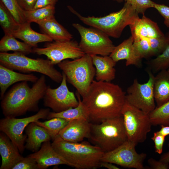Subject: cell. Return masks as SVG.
<instances>
[{"label":"cell","mask_w":169,"mask_h":169,"mask_svg":"<svg viewBox=\"0 0 169 169\" xmlns=\"http://www.w3.org/2000/svg\"><path fill=\"white\" fill-rule=\"evenodd\" d=\"M150 168L151 169H169V163L161 161L159 160L157 161L151 158L149 159L147 161Z\"/></svg>","instance_id":"obj_38"},{"label":"cell","mask_w":169,"mask_h":169,"mask_svg":"<svg viewBox=\"0 0 169 169\" xmlns=\"http://www.w3.org/2000/svg\"><path fill=\"white\" fill-rule=\"evenodd\" d=\"M37 24L43 33L54 41H69L73 38L72 34L59 23L55 17L43 20Z\"/></svg>","instance_id":"obj_23"},{"label":"cell","mask_w":169,"mask_h":169,"mask_svg":"<svg viewBox=\"0 0 169 169\" xmlns=\"http://www.w3.org/2000/svg\"><path fill=\"white\" fill-rule=\"evenodd\" d=\"M28 156L35 160L38 169H45L50 166L60 165L71 166L55 151L50 141L43 143L39 150Z\"/></svg>","instance_id":"obj_16"},{"label":"cell","mask_w":169,"mask_h":169,"mask_svg":"<svg viewBox=\"0 0 169 169\" xmlns=\"http://www.w3.org/2000/svg\"><path fill=\"white\" fill-rule=\"evenodd\" d=\"M12 169H38V167L35 160L28 156L27 157H23Z\"/></svg>","instance_id":"obj_35"},{"label":"cell","mask_w":169,"mask_h":169,"mask_svg":"<svg viewBox=\"0 0 169 169\" xmlns=\"http://www.w3.org/2000/svg\"><path fill=\"white\" fill-rule=\"evenodd\" d=\"M33 48L24 42L17 40L12 35H4L0 41V52L12 51L26 55L33 53Z\"/></svg>","instance_id":"obj_27"},{"label":"cell","mask_w":169,"mask_h":169,"mask_svg":"<svg viewBox=\"0 0 169 169\" xmlns=\"http://www.w3.org/2000/svg\"><path fill=\"white\" fill-rule=\"evenodd\" d=\"M161 129L157 133L165 137L169 135V125H161Z\"/></svg>","instance_id":"obj_41"},{"label":"cell","mask_w":169,"mask_h":169,"mask_svg":"<svg viewBox=\"0 0 169 169\" xmlns=\"http://www.w3.org/2000/svg\"><path fill=\"white\" fill-rule=\"evenodd\" d=\"M57 64L65 74L67 81L76 88L82 97L84 96L95 75L91 55L85 54L79 58L65 59Z\"/></svg>","instance_id":"obj_7"},{"label":"cell","mask_w":169,"mask_h":169,"mask_svg":"<svg viewBox=\"0 0 169 169\" xmlns=\"http://www.w3.org/2000/svg\"><path fill=\"white\" fill-rule=\"evenodd\" d=\"M165 138V136L158 134L156 132L154 133L153 136L151 138L154 142L156 153L159 154L162 153Z\"/></svg>","instance_id":"obj_36"},{"label":"cell","mask_w":169,"mask_h":169,"mask_svg":"<svg viewBox=\"0 0 169 169\" xmlns=\"http://www.w3.org/2000/svg\"><path fill=\"white\" fill-rule=\"evenodd\" d=\"M51 145L55 151L72 167L78 169L100 167L101 159L104 153L99 148L89 142H70L58 135L53 141Z\"/></svg>","instance_id":"obj_3"},{"label":"cell","mask_w":169,"mask_h":169,"mask_svg":"<svg viewBox=\"0 0 169 169\" xmlns=\"http://www.w3.org/2000/svg\"><path fill=\"white\" fill-rule=\"evenodd\" d=\"M0 64L14 70L24 73L38 72L57 83L61 82L63 74L48 59H33L19 52L0 53Z\"/></svg>","instance_id":"obj_6"},{"label":"cell","mask_w":169,"mask_h":169,"mask_svg":"<svg viewBox=\"0 0 169 169\" xmlns=\"http://www.w3.org/2000/svg\"><path fill=\"white\" fill-rule=\"evenodd\" d=\"M0 24L5 35H12L19 28L20 24L0 0Z\"/></svg>","instance_id":"obj_28"},{"label":"cell","mask_w":169,"mask_h":169,"mask_svg":"<svg viewBox=\"0 0 169 169\" xmlns=\"http://www.w3.org/2000/svg\"><path fill=\"white\" fill-rule=\"evenodd\" d=\"M50 112L49 108H43L36 114L25 118L5 117L0 120V130L8 136L22 153L25 149V143L27 138L26 134H23L24 130L31 123L47 118Z\"/></svg>","instance_id":"obj_10"},{"label":"cell","mask_w":169,"mask_h":169,"mask_svg":"<svg viewBox=\"0 0 169 169\" xmlns=\"http://www.w3.org/2000/svg\"><path fill=\"white\" fill-rule=\"evenodd\" d=\"M133 42V39L131 36L115 46L109 56L116 62L125 59L126 66L134 65L140 67L141 65L142 59L136 55Z\"/></svg>","instance_id":"obj_19"},{"label":"cell","mask_w":169,"mask_h":169,"mask_svg":"<svg viewBox=\"0 0 169 169\" xmlns=\"http://www.w3.org/2000/svg\"><path fill=\"white\" fill-rule=\"evenodd\" d=\"M130 4L139 14L144 15L146 10L154 8L155 3L151 0H124Z\"/></svg>","instance_id":"obj_34"},{"label":"cell","mask_w":169,"mask_h":169,"mask_svg":"<svg viewBox=\"0 0 169 169\" xmlns=\"http://www.w3.org/2000/svg\"><path fill=\"white\" fill-rule=\"evenodd\" d=\"M136 146L127 140L114 150L104 153L101 161L111 163L124 168L144 169L143 163L147 154L143 152L138 153L135 149Z\"/></svg>","instance_id":"obj_12"},{"label":"cell","mask_w":169,"mask_h":169,"mask_svg":"<svg viewBox=\"0 0 169 169\" xmlns=\"http://www.w3.org/2000/svg\"><path fill=\"white\" fill-rule=\"evenodd\" d=\"M127 140L136 145L144 142L152 125L149 114L126 101L121 112Z\"/></svg>","instance_id":"obj_8"},{"label":"cell","mask_w":169,"mask_h":169,"mask_svg":"<svg viewBox=\"0 0 169 169\" xmlns=\"http://www.w3.org/2000/svg\"><path fill=\"white\" fill-rule=\"evenodd\" d=\"M82 98L89 121L98 124L105 120L122 116L121 110L126 101V92L118 84L94 80Z\"/></svg>","instance_id":"obj_1"},{"label":"cell","mask_w":169,"mask_h":169,"mask_svg":"<svg viewBox=\"0 0 169 169\" xmlns=\"http://www.w3.org/2000/svg\"><path fill=\"white\" fill-rule=\"evenodd\" d=\"M103 167L108 169H120L116 166L111 163L101 161L100 164V167Z\"/></svg>","instance_id":"obj_42"},{"label":"cell","mask_w":169,"mask_h":169,"mask_svg":"<svg viewBox=\"0 0 169 169\" xmlns=\"http://www.w3.org/2000/svg\"><path fill=\"white\" fill-rule=\"evenodd\" d=\"M10 12L17 22L21 24L26 22L24 11L20 7L17 0H1Z\"/></svg>","instance_id":"obj_33"},{"label":"cell","mask_w":169,"mask_h":169,"mask_svg":"<svg viewBox=\"0 0 169 169\" xmlns=\"http://www.w3.org/2000/svg\"><path fill=\"white\" fill-rule=\"evenodd\" d=\"M55 12L54 6H49L30 11H24V14L27 22L37 23L43 20L54 17Z\"/></svg>","instance_id":"obj_29"},{"label":"cell","mask_w":169,"mask_h":169,"mask_svg":"<svg viewBox=\"0 0 169 169\" xmlns=\"http://www.w3.org/2000/svg\"><path fill=\"white\" fill-rule=\"evenodd\" d=\"M69 121L59 117H54L44 122L39 120L35 122L37 125L44 128L53 141L60 131L69 123Z\"/></svg>","instance_id":"obj_30"},{"label":"cell","mask_w":169,"mask_h":169,"mask_svg":"<svg viewBox=\"0 0 169 169\" xmlns=\"http://www.w3.org/2000/svg\"><path fill=\"white\" fill-rule=\"evenodd\" d=\"M149 75L148 81L144 84L135 79L126 92V101L136 107L149 114L156 107L154 91L155 76L147 68Z\"/></svg>","instance_id":"obj_11"},{"label":"cell","mask_w":169,"mask_h":169,"mask_svg":"<svg viewBox=\"0 0 169 169\" xmlns=\"http://www.w3.org/2000/svg\"><path fill=\"white\" fill-rule=\"evenodd\" d=\"M38 79L33 74L17 72L0 64V99L3 98L8 88L13 84L23 81L35 83Z\"/></svg>","instance_id":"obj_20"},{"label":"cell","mask_w":169,"mask_h":169,"mask_svg":"<svg viewBox=\"0 0 169 169\" xmlns=\"http://www.w3.org/2000/svg\"><path fill=\"white\" fill-rule=\"evenodd\" d=\"M33 53L38 55H45L54 65L65 59L79 58L85 54L79 44L72 40L48 42L44 48H33Z\"/></svg>","instance_id":"obj_13"},{"label":"cell","mask_w":169,"mask_h":169,"mask_svg":"<svg viewBox=\"0 0 169 169\" xmlns=\"http://www.w3.org/2000/svg\"><path fill=\"white\" fill-rule=\"evenodd\" d=\"M76 95L79 102L78 105L74 108L69 109L60 112H50L47 119L49 120L54 117H59L69 121L76 119H85L89 120V117L87 110L82 102L80 95L77 91Z\"/></svg>","instance_id":"obj_26"},{"label":"cell","mask_w":169,"mask_h":169,"mask_svg":"<svg viewBox=\"0 0 169 169\" xmlns=\"http://www.w3.org/2000/svg\"><path fill=\"white\" fill-rule=\"evenodd\" d=\"M129 26L134 41L142 38H158L165 36L157 23L144 14Z\"/></svg>","instance_id":"obj_15"},{"label":"cell","mask_w":169,"mask_h":169,"mask_svg":"<svg viewBox=\"0 0 169 169\" xmlns=\"http://www.w3.org/2000/svg\"><path fill=\"white\" fill-rule=\"evenodd\" d=\"M30 23L26 21L20 24L12 35L16 38L22 40L33 48L37 47V44L39 43L53 41V40L46 34L38 33L33 30Z\"/></svg>","instance_id":"obj_24"},{"label":"cell","mask_w":169,"mask_h":169,"mask_svg":"<svg viewBox=\"0 0 169 169\" xmlns=\"http://www.w3.org/2000/svg\"><path fill=\"white\" fill-rule=\"evenodd\" d=\"M73 26L80 36L79 47L85 54L90 55H109L115 46L109 37L102 31L94 28H86L78 23Z\"/></svg>","instance_id":"obj_9"},{"label":"cell","mask_w":169,"mask_h":169,"mask_svg":"<svg viewBox=\"0 0 169 169\" xmlns=\"http://www.w3.org/2000/svg\"><path fill=\"white\" fill-rule=\"evenodd\" d=\"M18 147L4 133H0V154L2 162L0 169H12L23 158Z\"/></svg>","instance_id":"obj_18"},{"label":"cell","mask_w":169,"mask_h":169,"mask_svg":"<svg viewBox=\"0 0 169 169\" xmlns=\"http://www.w3.org/2000/svg\"><path fill=\"white\" fill-rule=\"evenodd\" d=\"M25 130L27 136L25 149L33 152L39 150L43 143L50 141L51 140L47 131L35 122H32L28 125Z\"/></svg>","instance_id":"obj_22"},{"label":"cell","mask_w":169,"mask_h":169,"mask_svg":"<svg viewBox=\"0 0 169 169\" xmlns=\"http://www.w3.org/2000/svg\"><path fill=\"white\" fill-rule=\"evenodd\" d=\"M154 91L156 107L169 101V71L161 70L155 76Z\"/></svg>","instance_id":"obj_25"},{"label":"cell","mask_w":169,"mask_h":169,"mask_svg":"<svg viewBox=\"0 0 169 169\" xmlns=\"http://www.w3.org/2000/svg\"><path fill=\"white\" fill-rule=\"evenodd\" d=\"M149 115L152 125H169V101L156 107Z\"/></svg>","instance_id":"obj_31"},{"label":"cell","mask_w":169,"mask_h":169,"mask_svg":"<svg viewBox=\"0 0 169 169\" xmlns=\"http://www.w3.org/2000/svg\"><path fill=\"white\" fill-rule=\"evenodd\" d=\"M167 35L169 37V33ZM148 68L153 73L169 68V45L160 54L148 62Z\"/></svg>","instance_id":"obj_32"},{"label":"cell","mask_w":169,"mask_h":169,"mask_svg":"<svg viewBox=\"0 0 169 169\" xmlns=\"http://www.w3.org/2000/svg\"><path fill=\"white\" fill-rule=\"evenodd\" d=\"M167 70L168 71H169V68Z\"/></svg>","instance_id":"obj_45"},{"label":"cell","mask_w":169,"mask_h":169,"mask_svg":"<svg viewBox=\"0 0 169 169\" xmlns=\"http://www.w3.org/2000/svg\"><path fill=\"white\" fill-rule=\"evenodd\" d=\"M27 81L15 84L1 100V108L5 117H15L27 112L37 111L40 100L43 99L48 86L42 74L30 87Z\"/></svg>","instance_id":"obj_2"},{"label":"cell","mask_w":169,"mask_h":169,"mask_svg":"<svg viewBox=\"0 0 169 169\" xmlns=\"http://www.w3.org/2000/svg\"><path fill=\"white\" fill-rule=\"evenodd\" d=\"M69 9L85 24L97 29L109 37L118 38L124 28L133 23L139 18V14L129 4L125 2L120 10L103 17H84L71 7Z\"/></svg>","instance_id":"obj_4"},{"label":"cell","mask_w":169,"mask_h":169,"mask_svg":"<svg viewBox=\"0 0 169 169\" xmlns=\"http://www.w3.org/2000/svg\"><path fill=\"white\" fill-rule=\"evenodd\" d=\"M96 69L95 79L97 81L111 82L115 76L114 68L116 62L109 55H91Z\"/></svg>","instance_id":"obj_21"},{"label":"cell","mask_w":169,"mask_h":169,"mask_svg":"<svg viewBox=\"0 0 169 169\" xmlns=\"http://www.w3.org/2000/svg\"><path fill=\"white\" fill-rule=\"evenodd\" d=\"M168 151L162 155L159 160L164 162L169 163V143L168 144Z\"/></svg>","instance_id":"obj_43"},{"label":"cell","mask_w":169,"mask_h":169,"mask_svg":"<svg viewBox=\"0 0 169 169\" xmlns=\"http://www.w3.org/2000/svg\"><path fill=\"white\" fill-rule=\"evenodd\" d=\"M62 74L63 78L59 86L52 89L48 86L43 98L44 105L56 113L75 107L79 104L74 93L69 91L68 88L65 74L63 72Z\"/></svg>","instance_id":"obj_14"},{"label":"cell","mask_w":169,"mask_h":169,"mask_svg":"<svg viewBox=\"0 0 169 169\" xmlns=\"http://www.w3.org/2000/svg\"><path fill=\"white\" fill-rule=\"evenodd\" d=\"M114 1H116L119 3H121L123 2L124 0H112Z\"/></svg>","instance_id":"obj_44"},{"label":"cell","mask_w":169,"mask_h":169,"mask_svg":"<svg viewBox=\"0 0 169 169\" xmlns=\"http://www.w3.org/2000/svg\"><path fill=\"white\" fill-rule=\"evenodd\" d=\"M164 18V24L169 28V7L163 4L155 3L154 8Z\"/></svg>","instance_id":"obj_37"},{"label":"cell","mask_w":169,"mask_h":169,"mask_svg":"<svg viewBox=\"0 0 169 169\" xmlns=\"http://www.w3.org/2000/svg\"><path fill=\"white\" fill-rule=\"evenodd\" d=\"M20 7L24 11H30L33 9L37 0H17Z\"/></svg>","instance_id":"obj_39"},{"label":"cell","mask_w":169,"mask_h":169,"mask_svg":"<svg viewBox=\"0 0 169 169\" xmlns=\"http://www.w3.org/2000/svg\"><path fill=\"white\" fill-rule=\"evenodd\" d=\"M88 139L93 145L105 153L114 150L127 141L122 116L90 123Z\"/></svg>","instance_id":"obj_5"},{"label":"cell","mask_w":169,"mask_h":169,"mask_svg":"<svg viewBox=\"0 0 169 169\" xmlns=\"http://www.w3.org/2000/svg\"><path fill=\"white\" fill-rule=\"evenodd\" d=\"M57 1L58 0H37L33 9L49 6H54Z\"/></svg>","instance_id":"obj_40"},{"label":"cell","mask_w":169,"mask_h":169,"mask_svg":"<svg viewBox=\"0 0 169 169\" xmlns=\"http://www.w3.org/2000/svg\"><path fill=\"white\" fill-rule=\"evenodd\" d=\"M90 122L87 119L74 120L60 132L59 136L63 140L72 142H79L88 137Z\"/></svg>","instance_id":"obj_17"}]
</instances>
